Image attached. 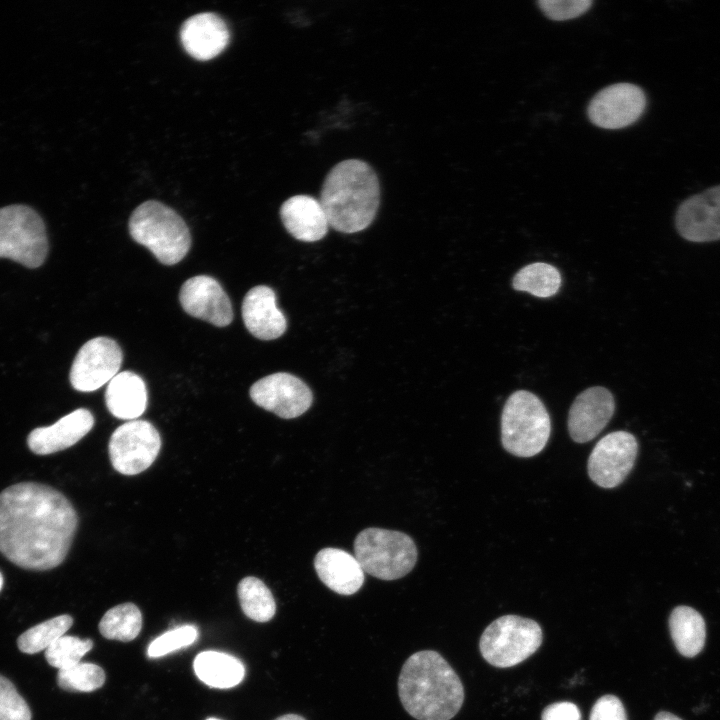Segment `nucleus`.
I'll return each instance as SVG.
<instances>
[{
	"mask_svg": "<svg viewBox=\"0 0 720 720\" xmlns=\"http://www.w3.org/2000/svg\"><path fill=\"white\" fill-rule=\"evenodd\" d=\"M77 526L72 503L48 485L21 482L0 493V552L21 568L45 571L59 566Z\"/></svg>",
	"mask_w": 720,
	"mask_h": 720,
	"instance_id": "nucleus-1",
	"label": "nucleus"
},
{
	"mask_svg": "<svg viewBox=\"0 0 720 720\" xmlns=\"http://www.w3.org/2000/svg\"><path fill=\"white\" fill-rule=\"evenodd\" d=\"M398 694L404 709L416 720H450L464 701L459 676L433 650L416 652L404 662L398 678Z\"/></svg>",
	"mask_w": 720,
	"mask_h": 720,
	"instance_id": "nucleus-2",
	"label": "nucleus"
},
{
	"mask_svg": "<svg viewBox=\"0 0 720 720\" xmlns=\"http://www.w3.org/2000/svg\"><path fill=\"white\" fill-rule=\"evenodd\" d=\"M319 201L333 229L344 233L362 231L373 222L379 208L378 177L362 160H343L325 177Z\"/></svg>",
	"mask_w": 720,
	"mask_h": 720,
	"instance_id": "nucleus-3",
	"label": "nucleus"
},
{
	"mask_svg": "<svg viewBox=\"0 0 720 720\" xmlns=\"http://www.w3.org/2000/svg\"><path fill=\"white\" fill-rule=\"evenodd\" d=\"M128 227L133 240L148 248L165 265L180 262L191 246L190 232L181 216L156 200L136 207Z\"/></svg>",
	"mask_w": 720,
	"mask_h": 720,
	"instance_id": "nucleus-4",
	"label": "nucleus"
},
{
	"mask_svg": "<svg viewBox=\"0 0 720 720\" xmlns=\"http://www.w3.org/2000/svg\"><path fill=\"white\" fill-rule=\"evenodd\" d=\"M551 420L542 401L533 393L518 390L504 404L501 415V442L518 457H532L546 446Z\"/></svg>",
	"mask_w": 720,
	"mask_h": 720,
	"instance_id": "nucleus-5",
	"label": "nucleus"
},
{
	"mask_svg": "<svg viewBox=\"0 0 720 720\" xmlns=\"http://www.w3.org/2000/svg\"><path fill=\"white\" fill-rule=\"evenodd\" d=\"M355 558L364 572L382 580H396L407 575L417 561V548L407 534L370 527L354 541Z\"/></svg>",
	"mask_w": 720,
	"mask_h": 720,
	"instance_id": "nucleus-6",
	"label": "nucleus"
},
{
	"mask_svg": "<svg viewBox=\"0 0 720 720\" xmlns=\"http://www.w3.org/2000/svg\"><path fill=\"white\" fill-rule=\"evenodd\" d=\"M542 640V629L536 621L518 615H504L486 627L479 647L490 665L508 668L534 654Z\"/></svg>",
	"mask_w": 720,
	"mask_h": 720,
	"instance_id": "nucleus-7",
	"label": "nucleus"
},
{
	"mask_svg": "<svg viewBox=\"0 0 720 720\" xmlns=\"http://www.w3.org/2000/svg\"><path fill=\"white\" fill-rule=\"evenodd\" d=\"M47 253L46 228L34 209L25 205L0 208V258L37 268L44 263Z\"/></svg>",
	"mask_w": 720,
	"mask_h": 720,
	"instance_id": "nucleus-8",
	"label": "nucleus"
},
{
	"mask_svg": "<svg viewBox=\"0 0 720 720\" xmlns=\"http://www.w3.org/2000/svg\"><path fill=\"white\" fill-rule=\"evenodd\" d=\"M161 437L146 420H131L111 435L108 451L113 468L123 475H136L148 469L161 449Z\"/></svg>",
	"mask_w": 720,
	"mask_h": 720,
	"instance_id": "nucleus-9",
	"label": "nucleus"
},
{
	"mask_svg": "<svg viewBox=\"0 0 720 720\" xmlns=\"http://www.w3.org/2000/svg\"><path fill=\"white\" fill-rule=\"evenodd\" d=\"M123 353L118 343L108 337H96L79 349L70 369L71 386L80 392H92L119 373Z\"/></svg>",
	"mask_w": 720,
	"mask_h": 720,
	"instance_id": "nucleus-10",
	"label": "nucleus"
},
{
	"mask_svg": "<svg viewBox=\"0 0 720 720\" xmlns=\"http://www.w3.org/2000/svg\"><path fill=\"white\" fill-rule=\"evenodd\" d=\"M637 453L638 443L631 433L611 432L596 443L589 456V477L602 488L617 487L632 470Z\"/></svg>",
	"mask_w": 720,
	"mask_h": 720,
	"instance_id": "nucleus-11",
	"label": "nucleus"
},
{
	"mask_svg": "<svg viewBox=\"0 0 720 720\" xmlns=\"http://www.w3.org/2000/svg\"><path fill=\"white\" fill-rule=\"evenodd\" d=\"M249 393L256 405L284 419L302 415L313 401L310 388L298 377L284 372L261 378Z\"/></svg>",
	"mask_w": 720,
	"mask_h": 720,
	"instance_id": "nucleus-12",
	"label": "nucleus"
},
{
	"mask_svg": "<svg viewBox=\"0 0 720 720\" xmlns=\"http://www.w3.org/2000/svg\"><path fill=\"white\" fill-rule=\"evenodd\" d=\"M646 97L631 83H617L600 90L590 101V121L604 129H620L634 123L643 113Z\"/></svg>",
	"mask_w": 720,
	"mask_h": 720,
	"instance_id": "nucleus-13",
	"label": "nucleus"
},
{
	"mask_svg": "<svg viewBox=\"0 0 720 720\" xmlns=\"http://www.w3.org/2000/svg\"><path fill=\"white\" fill-rule=\"evenodd\" d=\"M184 311L217 327L229 325L233 319L231 301L213 277L198 275L186 280L179 293Z\"/></svg>",
	"mask_w": 720,
	"mask_h": 720,
	"instance_id": "nucleus-14",
	"label": "nucleus"
},
{
	"mask_svg": "<svg viewBox=\"0 0 720 720\" xmlns=\"http://www.w3.org/2000/svg\"><path fill=\"white\" fill-rule=\"evenodd\" d=\"M676 227L692 242L720 239V186L686 199L676 213Z\"/></svg>",
	"mask_w": 720,
	"mask_h": 720,
	"instance_id": "nucleus-15",
	"label": "nucleus"
},
{
	"mask_svg": "<svg viewBox=\"0 0 720 720\" xmlns=\"http://www.w3.org/2000/svg\"><path fill=\"white\" fill-rule=\"evenodd\" d=\"M615 411L614 397L604 387L595 386L581 392L568 414V431L573 441L585 443L594 439L608 424Z\"/></svg>",
	"mask_w": 720,
	"mask_h": 720,
	"instance_id": "nucleus-16",
	"label": "nucleus"
},
{
	"mask_svg": "<svg viewBox=\"0 0 720 720\" xmlns=\"http://www.w3.org/2000/svg\"><path fill=\"white\" fill-rule=\"evenodd\" d=\"M93 425L92 413L78 408L50 426L33 429L27 437V445L37 455L56 453L76 444Z\"/></svg>",
	"mask_w": 720,
	"mask_h": 720,
	"instance_id": "nucleus-17",
	"label": "nucleus"
},
{
	"mask_svg": "<svg viewBox=\"0 0 720 720\" xmlns=\"http://www.w3.org/2000/svg\"><path fill=\"white\" fill-rule=\"evenodd\" d=\"M230 33L224 20L215 13L203 12L189 17L180 30L185 51L201 61L219 55L228 45Z\"/></svg>",
	"mask_w": 720,
	"mask_h": 720,
	"instance_id": "nucleus-18",
	"label": "nucleus"
},
{
	"mask_svg": "<svg viewBox=\"0 0 720 720\" xmlns=\"http://www.w3.org/2000/svg\"><path fill=\"white\" fill-rule=\"evenodd\" d=\"M242 317L247 330L261 340H274L284 334L286 317L277 307L275 292L268 286L251 288L242 303Z\"/></svg>",
	"mask_w": 720,
	"mask_h": 720,
	"instance_id": "nucleus-19",
	"label": "nucleus"
},
{
	"mask_svg": "<svg viewBox=\"0 0 720 720\" xmlns=\"http://www.w3.org/2000/svg\"><path fill=\"white\" fill-rule=\"evenodd\" d=\"M319 579L332 591L341 595L356 593L364 583V571L355 558L338 548H324L314 559Z\"/></svg>",
	"mask_w": 720,
	"mask_h": 720,
	"instance_id": "nucleus-20",
	"label": "nucleus"
},
{
	"mask_svg": "<svg viewBox=\"0 0 720 720\" xmlns=\"http://www.w3.org/2000/svg\"><path fill=\"white\" fill-rule=\"evenodd\" d=\"M280 217L286 230L304 242L322 239L329 227L320 201L309 195L288 198L280 208Z\"/></svg>",
	"mask_w": 720,
	"mask_h": 720,
	"instance_id": "nucleus-21",
	"label": "nucleus"
},
{
	"mask_svg": "<svg viewBox=\"0 0 720 720\" xmlns=\"http://www.w3.org/2000/svg\"><path fill=\"white\" fill-rule=\"evenodd\" d=\"M109 412L118 419L136 420L147 407V389L144 380L131 371L114 376L105 391Z\"/></svg>",
	"mask_w": 720,
	"mask_h": 720,
	"instance_id": "nucleus-22",
	"label": "nucleus"
},
{
	"mask_svg": "<svg viewBox=\"0 0 720 720\" xmlns=\"http://www.w3.org/2000/svg\"><path fill=\"white\" fill-rule=\"evenodd\" d=\"M193 669L203 683L218 689L237 686L245 676V667L238 658L213 650L199 653L194 659Z\"/></svg>",
	"mask_w": 720,
	"mask_h": 720,
	"instance_id": "nucleus-23",
	"label": "nucleus"
},
{
	"mask_svg": "<svg viewBox=\"0 0 720 720\" xmlns=\"http://www.w3.org/2000/svg\"><path fill=\"white\" fill-rule=\"evenodd\" d=\"M675 647L685 657L696 656L705 644L706 628L701 614L688 606L676 607L669 618Z\"/></svg>",
	"mask_w": 720,
	"mask_h": 720,
	"instance_id": "nucleus-24",
	"label": "nucleus"
},
{
	"mask_svg": "<svg viewBox=\"0 0 720 720\" xmlns=\"http://www.w3.org/2000/svg\"><path fill=\"white\" fill-rule=\"evenodd\" d=\"M241 609L249 619L264 623L270 621L276 612V603L272 592L257 577L243 578L237 587Z\"/></svg>",
	"mask_w": 720,
	"mask_h": 720,
	"instance_id": "nucleus-25",
	"label": "nucleus"
},
{
	"mask_svg": "<svg viewBox=\"0 0 720 720\" xmlns=\"http://www.w3.org/2000/svg\"><path fill=\"white\" fill-rule=\"evenodd\" d=\"M100 634L109 640L129 642L134 640L142 628V614L131 602L110 608L98 625Z\"/></svg>",
	"mask_w": 720,
	"mask_h": 720,
	"instance_id": "nucleus-26",
	"label": "nucleus"
},
{
	"mask_svg": "<svg viewBox=\"0 0 720 720\" xmlns=\"http://www.w3.org/2000/svg\"><path fill=\"white\" fill-rule=\"evenodd\" d=\"M513 287L536 297L548 298L555 295L561 286L558 269L550 264L536 262L520 269L513 277Z\"/></svg>",
	"mask_w": 720,
	"mask_h": 720,
	"instance_id": "nucleus-27",
	"label": "nucleus"
},
{
	"mask_svg": "<svg viewBox=\"0 0 720 720\" xmlns=\"http://www.w3.org/2000/svg\"><path fill=\"white\" fill-rule=\"evenodd\" d=\"M73 624L70 615L63 614L39 623L23 632L17 639L19 650L35 654L46 650L54 641L63 636Z\"/></svg>",
	"mask_w": 720,
	"mask_h": 720,
	"instance_id": "nucleus-28",
	"label": "nucleus"
},
{
	"mask_svg": "<svg viewBox=\"0 0 720 720\" xmlns=\"http://www.w3.org/2000/svg\"><path fill=\"white\" fill-rule=\"evenodd\" d=\"M104 670L94 664L79 662L57 673L58 686L69 692H92L105 682Z\"/></svg>",
	"mask_w": 720,
	"mask_h": 720,
	"instance_id": "nucleus-29",
	"label": "nucleus"
},
{
	"mask_svg": "<svg viewBox=\"0 0 720 720\" xmlns=\"http://www.w3.org/2000/svg\"><path fill=\"white\" fill-rule=\"evenodd\" d=\"M92 647L91 639L63 635L45 650V658L52 667L65 669L79 663Z\"/></svg>",
	"mask_w": 720,
	"mask_h": 720,
	"instance_id": "nucleus-30",
	"label": "nucleus"
},
{
	"mask_svg": "<svg viewBox=\"0 0 720 720\" xmlns=\"http://www.w3.org/2000/svg\"><path fill=\"white\" fill-rule=\"evenodd\" d=\"M198 638V629L194 625H182L165 632L148 646L147 655L157 658L193 644Z\"/></svg>",
	"mask_w": 720,
	"mask_h": 720,
	"instance_id": "nucleus-31",
	"label": "nucleus"
},
{
	"mask_svg": "<svg viewBox=\"0 0 720 720\" xmlns=\"http://www.w3.org/2000/svg\"><path fill=\"white\" fill-rule=\"evenodd\" d=\"M0 720H31L28 704L3 675H0Z\"/></svg>",
	"mask_w": 720,
	"mask_h": 720,
	"instance_id": "nucleus-32",
	"label": "nucleus"
},
{
	"mask_svg": "<svg viewBox=\"0 0 720 720\" xmlns=\"http://www.w3.org/2000/svg\"><path fill=\"white\" fill-rule=\"evenodd\" d=\"M537 4L548 18L562 21L585 13L593 2L591 0H540Z\"/></svg>",
	"mask_w": 720,
	"mask_h": 720,
	"instance_id": "nucleus-33",
	"label": "nucleus"
},
{
	"mask_svg": "<svg viewBox=\"0 0 720 720\" xmlns=\"http://www.w3.org/2000/svg\"><path fill=\"white\" fill-rule=\"evenodd\" d=\"M589 720H627V715L621 700L609 694L594 703Z\"/></svg>",
	"mask_w": 720,
	"mask_h": 720,
	"instance_id": "nucleus-34",
	"label": "nucleus"
},
{
	"mask_svg": "<svg viewBox=\"0 0 720 720\" xmlns=\"http://www.w3.org/2000/svg\"><path fill=\"white\" fill-rule=\"evenodd\" d=\"M541 720H582L578 706L562 701L548 705L542 712Z\"/></svg>",
	"mask_w": 720,
	"mask_h": 720,
	"instance_id": "nucleus-35",
	"label": "nucleus"
},
{
	"mask_svg": "<svg viewBox=\"0 0 720 720\" xmlns=\"http://www.w3.org/2000/svg\"><path fill=\"white\" fill-rule=\"evenodd\" d=\"M654 720H682V719L678 718L677 716H675L674 714H671L669 712L661 711L655 716Z\"/></svg>",
	"mask_w": 720,
	"mask_h": 720,
	"instance_id": "nucleus-36",
	"label": "nucleus"
},
{
	"mask_svg": "<svg viewBox=\"0 0 720 720\" xmlns=\"http://www.w3.org/2000/svg\"><path fill=\"white\" fill-rule=\"evenodd\" d=\"M274 720H306V719L298 714L290 713V714L282 715Z\"/></svg>",
	"mask_w": 720,
	"mask_h": 720,
	"instance_id": "nucleus-37",
	"label": "nucleus"
},
{
	"mask_svg": "<svg viewBox=\"0 0 720 720\" xmlns=\"http://www.w3.org/2000/svg\"><path fill=\"white\" fill-rule=\"evenodd\" d=\"M2 587H3V576L0 572V591H1Z\"/></svg>",
	"mask_w": 720,
	"mask_h": 720,
	"instance_id": "nucleus-38",
	"label": "nucleus"
},
{
	"mask_svg": "<svg viewBox=\"0 0 720 720\" xmlns=\"http://www.w3.org/2000/svg\"><path fill=\"white\" fill-rule=\"evenodd\" d=\"M206 720H221V719L211 717V718H208V719H206Z\"/></svg>",
	"mask_w": 720,
	"mask_h": 720,
	"instance_id": "nucleus-39",
	"label": "nucleus"
}]
</instances>
